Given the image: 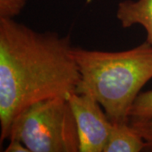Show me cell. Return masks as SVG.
Returning <instances> with one entry per match:
<instances>
[{"instance_id":"1","label":"cell","mask_w":152,"mask_h":152,"mask_svg":"<svg viewBox=\"0 0 152 152\" xmlns=\"http://www.w3.org/2000/svg\"><path fill=\"white\" fill-rule=\"evenodd\" d=\"M70 37L0 19V143L12 123L38 102L76 93L80 73Z\"/></svg>"},{"instance_id":"2","label":"cell","mask_w":152,"mask_h":152,"mask_svg":"<svg viewBox=\"0 0 152 152\" xmlns=\"http://www.w3.org/2000/svg\"><path fill=\"white\" fill-rule=\"evenodd\" d=\"M72 53L80 73L76 93L96 99L112 123L129 124L133 104L152 79L151 44L122 52L73 47Z\"/></svg>"},{"instance_id":"3","label":"cell","mask_w":152,"mask_h":152,"mask_svg":"<svg viewBox=\"0 0 152 152\" xmlns=\"http://www.w3.org/2000/svg\"><path fill=\"white\" fill-rule=\"evenodd\" d=\"M7 140H19L30 152H80V138L68 98L33 104L12 123Z\"/></svg>"},{"instance_id":"4","label":"cell","mask_w":152,"mask_h":152,"mask_svg":"<svg viewBox=\"0 0 152 152\" xmlns=\"http://www.w3.org/2000/svg\"><path fill=\"white\" fill-rule=\"evenodd\" d=\"M80 138V152H103L113 123L96 99L74 93L68 97Z\"/></svg>"},{"instance_id":"5","label":"cell","mask_w":152,"mask_h":152,"mask_svg":"<svg viewBox=\"0 0 152 152\" xmlns=\"http://www.w3.org/2000/svg\"><path fill=\"white\" fill-rule=\"evenodd\" d=\"M116 15L123 28L140 25L146 31L145 41L152 45V0H124L118 4Z\"/></svg>"},{"instance_id":"6","label":"cell","mask_w":152,"mask_h":152,"mask_svg":"<svg viewBox=\"0 0 152 152\" xmlns=\"http://www.w3.org/2000/svg\"><path fill=\"white\" fill-rule=\"evenodd\" d=\"M145 142L129 124H113L103 152H140Z\"/></svg>"},{"instance_id":"7","label":"cell","mask_w":152,"mask_h":152,"mask_svg":"<svg viewBox=\"0 0 152 152\" xmlns=\"http://www.w3.org/2000/svg\"><path fill=\"white\" fill-rule=\"evenodd\" d=\"M129 115L130 118H152V90L139 94Z\"/></svg>"},{"instance_id":"8","label":"cell","mask_w":152,"mask_h":152,"mask_svg":"<svg viewBox=\"0 0 152 152\" xmlns=\"http://www.w3.org/2000/svg\"><path fill=\"white\" fill-rule=\"evenodd\" d=\"M129 124L145 142V151L152 152V118H130Z\"/></svg>"},{"instance_id":"9","label":"cell","mask_w":152,"mask_h":152,"mask_svg":"<svg viewBox=\"0 0 152 152\" xmlns=\"http://www.w3.org/2000/svg\"><path fill=\"white\" fill-rule=\"evenodd\" d=\"M27 0H0V19H14L19 15Z\"/></svg>"},{"instance_id":"10","label":"cell","mask_w":152,"mask_h":152,"mask_svg":"<svg viewBox=\"0 0 152 152\" xmlns=\"http://www.w3.org/2000/svg\"><path fill=\"white\" fill-rule=\"evenodd\" d=\"M4 152H30L29 149L19 140H10Z\"/></svg>"}]
</instances>
